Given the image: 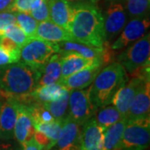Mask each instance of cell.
<instances>
[{
    "label": "cell",
    "instance_id": "6da1fadb",
    "mask_svg": "<svg viewBox=\"0 0 150 150\" xmlns=\"http://www.w3.org/2000/svg\"><path fill=\"white\" fill-rule=\"evenodd\" d=\"M41 72L23 62L0 67V97L12 98L22 104L34 102L30 96L40 78Z\"/></svg>",
    "mask_w": 150,
    "mask_h": 150
},
{
    "label": "cell",
    "instance_id": "7a4b0ae2",
    "mask_svg": "<svg viewBox=\"0 0 150 150\" xmlns=\"http://www.w3.org/2000/svg\"><path fill=\"white\" fill-rule=\"evenodd\" d=\"M73 9L69 29L73 41L95 48H104L106 43L104 23L98 4L74 6Z\"/></svg>",
    "mask_w": 150,
    "mask_h": 150
},
{
    "label": "cell",
    "instance_id": "3957f363",
    "mask_svg": "<svg viewBox=\"0 0 150 150\" xmlns=\"http://www.w3.org/2000/svg\"><path fill=\"white\" fill-rule=\"evenodd\" d=\"M127 72L118 62L103 66L90 85V97L97 109L111 103L118 89L128 80Z\"/></svg>",
    "mask_w": 150,
    "mask_h": 150
},
{
    "label": "cell",
    "instance_id": "277c9868",
    "mask_svg": "<svg viewBox=\"0 0 150 150\" xmlns=\"http://www.w3.org/2000/svg\"><path fill=\"white\" fill-rule=\"evenodd\" d=\"M117 62L131 77L149 78V33H146L141 38L123 50L118 55Z\"/></svg>",
    "mask_w": 150,
    "mask_h": 150
},
{
    "label": "cell",
    "instance_id": "5b68a950",
    "mask_svg": "<svg viewBox=\"0 0 150 150\" xmlns=\"http://www.w3.org/2000/svg\"><path fill=\"white\" fill-rule=\"evenodd\" d=\"M104 9L102 10L105 41L111 43L118 38L128 22V13L125 7V0H104Z\"/></svg>",
    "mask_w": 150,
    "mask_h": 150
},
{
    "label": "cell",
    "instance_id": "8992f818",
    "mask_svg": "<svg viewBox=\"0 0 150 150\" xmlns=\"http://www.w3.org/2000/svg\"><path fill=\"white\" fill-rule=\"evenodd\" d=\"M57 53V43L31 38L20 49V60L29 67L41 72L50 58Z\"/></svg>",
    "mask_w": 150,
    "mask_h": 150
},
{
    "label": "cell",
    "instance_id": "52a82bcc",
    "mask_svg": "<svg viewBox=\"0 0 150 150\" xmlns=\"http://www.w3.org/2000/svg\"><path fill=\"white\" fill-rule=\"evenodd\" d=\"M150 116L127 120L121 140V150H145L149 146Z\"/></svg>",
    "mask_w": 150,
    "mask_h": 150
},
{
    "label": "cell",
    "instance_id": "ba28073f",
    "mask_svg": "<svg viewBox=\"0 0 150 150\" xmlns=\"http://www.w3.org/2000/svg\"><path fill=\"white\" fill-rule=\"evenodd\" d=\"M97 108L90 97V86L83 89L70 90L68 116L83 125L94 115Z\"/></svg>",
    "mask_w": 150,
    "mask_h": 150
},
{
    "label": "cell",
    "instance_id": "9c48e42d",
    "mask_svg": "<svg viewBox=\"0 0 150 150\" xmlns=\"http://www.w3.org/2000/svg\"><path fill=\"white\" fill-rule=\"evenodd\" d=\"M149 16L131 18L125 24L118 38L110 44L112 50H121L143 37L149 30Z\"/></svg>",
    "mask_w": 150,
    "mask_h": 150
},
{
    "label": "cell",
    "instance_id": "30bf717a",
    "mask_svg": "<svg viewBox=\"0 0 150 150\" xmlns=\"http://www.w3.org/2000/svg\"><path fill=\"white\" fill-rule=\"evenodd\" d=\"M149 78H140V77H131V79L126 81L123 85L118 89L111 100V104L122 113L124 118L129 111V106L134 99L137 91L144 81Z\"/></svg>",
    "mask_w": 150,
    "mask_h": 150
},
{
    "label": "cell",
    "instance_id": "8fae6325",
    "mask_svg": "<svg viewBox=\"0 0 150 150\" xmlns=\"http://www.w3.org/2000/svg\"><path fill=\"white\" fill-rule=\"evenodd\" d=\"M0 107V140L14 139V126L19 103L12 98H3Z\"/></svg>",
    "mask_w": 150,
    "mask_h": 150
},
{
    "label": "cell",
    "instance_id": "7c38bea8",
    "mask_svg": "<svg viewBox=\"0 0 150 150\" xmlns=\"http://www.w3.org/2000/svg\"><path fill=\"white\" fill-rule=\"evenodd\" d=\"M79 150H103V129L93 117L82 125Z\"/></svg>",
    "mask_w": 150,
    "mask_h": 150
},
{
    "label": "cell",
    "instance_id": "4fadbf2b",
    "mask_svg": "<svg viewBox=\"0 0 150 150\" xmlns=\"http://www.w3.org/2000/svg\"><path fill=\"white\" fill-rule=\"evenodd\" d=\"M150 116V79L144 81L137 91L126 115L127 120Z\"/></svg>",
    "mask_w": 150,
    "mask_h": 150
},
{
    "label": "cell",
    "instance_id": "5bb4252c",
    "mask_svg": "<svg viewBox=\"0 0 150 150\" xmlns=\"http://www.w3.org/2000/svg\"><path fill=\"white\" fill-rule=\"evenodd\" d=\"M81 131L82 125L76 123L68 116L64 120L62 131L59 139L52 149L79 150Z\"/></svg>",
    "mask_w": 150,
    "mask_h": 150
},
{
    "label": "cell",
    "instance_id": "9a60e30c",
    "mask_svg": "<svg viewBox=\"0 0 150 150\" xmlns=\"http://www.w3.org/2000/svg\"><path fill=\"white\" fill-rule=\"evenodd\" d=\"M64 120H54L48 123L34 125L33 139L42 146L43 150H49L54 147L59 139Z\"/></svg>",
    "mask_w": 150,
    "mask_h": 150
},
{
    "label": "cell",
    "instance_id": "2e32d148",
    "mask_svg": "<svg viewBox=\"0 0 150 150\" xmlns=\"http://www.w3.org/2000/svg\"><path fill=\"white\" fill-rule=\"evenodd\" d=\"M103 67V65H93L83 69L66 78L61 79L59 83L69 91L86 88L91 85Z\"/></svg>",
    "mask_w": 150,
    "mask_h": 150
},
{
    "label": "cell",
    "instance_id": "e0dca14e",
    "mask_svg": "<svg viewBox=\"0 0 150 150\" xmlns=\"http://www.w3.org/2000/svg\"><path fill=\"white\" fill-rule=\"evenodd\" d=\"M34 131L33 119L27 106L19 103L14 126V139L18 144L23 145L33 138Z\"/></svg>",
    "mask_w": 150,
    "mask_h": 150
},
{
    "label": "cell",
    "instance_id": "ac0fdd59",
    "mask_svg": "<svg viewBox=\"0 0 150 150\" xmlns=\"http://www.w3.org/2000/svg\"><path fill=\"white\" fill-rule=\"evenodd\" d=\"M34 38L52 43L73 41L69 31L60 27L51 20L39 22Z\"/></svg>",
    "mask_w": 150,
    "mask_h": 150
},
{
    "label": "cell",
    "instance_id": "d6986e66",
    "mask_svg": "<svg viewBox=\"0 0 150 150\" xmlns=\"http://www.w3.org/2000/svg\"><path fill=\"white\" fill-rule=\"evenodd\" d=\"M61 55V79L66 78L80 70L89 68L93 65L104 66L103 62L101 60L86 59L79 54L74 53H66Z\"/></svg>",
    "mask_w": 150,
    "mask_h": 150
},
{
    "label": "cell",
    "instance_id": "ffe728a7",
    "mask_svg": "<svg viewBox=\"0 0 150 150\" xmlns=\"http://www.w3.org/2000/svg\"><path fill=\"white\" fill-rule=\"evenodd\" d=\"M49 20L69 31L73 18V7L66 0H48Z\"/></svg>",
    "mask_w": 150,
    "mask_h": 150
},
{
    "label": "cell",
    "instance_id": "44dd1931",
    "mask_svg": "<svg viewBox=\"0 0 150 150\" xmlns=\"http://www.w3.org/2000/svg\"><path fill=\"white\" fill-rule=\"evenodd\" d=\"M61 59H62V55L58 53L54 54L50 58L48 63L45 64L41 71V75L36 88L59 83L62 78Z\"/></svg>",
    "mask_w": 150,
    "mask_h": 150
},
{
    "label": "cell",
    "instance_id": "7402d4cb",
    "mask_svg": "<svg viewBox=\"0 0 150 150\" xmlns=\"http://www.w3.org/2000/svg\"><path fill=\"white\" fill-rule=\"evenodd\" d=\"M126 123L127 118H124L103 129V150H121V140Z\"/></svg>",
    "mask_w": 150,
    "mask_h": 150
},
{
    "label": "cell",
    "instance_id": "603a6c76",
    "mask_svg": "<svg viewBox=\"0 0 150 150\" xmlns=\"http://www.w3.org/2000/svg\"><path fill=\"white\" fill-rule=\"evenodd\" d=\"M66 90L64 86L59 83L38 87L31 93L30 96L34 102L48 103L55 101L64 93Z\"/></svg>",
    "mask_w": 150,
    "mask_h": 150
},
{
    "label": "cell",
    "instance_id": "cb8c5ba5",
    "mask_svg": "<svg viewBox=\"0 0 150 150\" xmlns=\"http://www.w3.org/2000/svg\"><path fill=\"white\" fill-rule=\"evenodd\" d=\"M93 117L95 119L98 125H99L103 129H106L124 118L122 113L111 103L98 108Z\"/></svg>",
    "mask_w": 150,
    "mask_h": 150
},
{
    "label": "cell",
    "instance_id": "d4e9b609",
    "mask_svg": "<svg viewBox=\"0 0 150 150\" xmlns=\"http://www.w3.org/2000/svg\"><path fill=\"white\" fill-rule=\"evenodd\" d=\"M69 90L66 89L62 96L55 101L43 103V106L53 115L55 120H64L69 114Z\"/></svg>",
    "mask_w": 150,
    "mask_h": 150
},
{
    "label": "cell",
    "instance_id": "484cf974",
    "mask_svg": "<svg viewBox=\"0 0 150 150\" xmlns=\"http://www.w3.org/2000/svg\"><path fill=\"white\" fill-rule=\"evenodd\" d=\"M33 119V126L41 123L54 122V118L42 103L33 102L26 105Z\"/></svg>",
    "mask_w": 150,
    "mask_h": 150
},
{
    "label": "cell",
    "instance_id": "4316f807",
    "mask_svg": "<svg viewBox=\"0 0 150 150\" xmlns=\"http://www.w3.org/2000/svg\"><path fill=\"white\" fill-rule=\"evenodd\" d=\"M125 7L129 19L149 16L150 0H125Z\"/></svg>",
    "mask_w": 150,
    "mask_h": 150
},
{
    "label": "cell",
    "instance_id": "83f0119b",
    "mask_svg": "<svg viewBox=\"0 0 150 150\" xmlns=\"http://www.w3.org/2000/svg\"><path fill=\"white\" fill-rule=\"evenodd\" d=\"M16 23L28 38H34L37 30L38 22L35 20L29 13H15Z\"/></svg>",
    "mask_w": 150,
    "mask_h": 150
},
{
    "label": "cell",
    "instance_id": "f1b7e54d",
    "mask_svg": "<svg viewBox=\"0 0 150 150\" xmlns=\"http://www.w3.org/2000/svg\"><path fill=\"white\" fill-rule=\"evenodd\" d=\"M1 37L8 38L20 48L27 43L28 40L30 38L24 33V32L22 30L16 23L10 25L8 28H6L1 34Z\"/></svg>",
    "mask_w": 150,
    "mask_h": 150
},
{
    "label": "cell",
    "instance_id": "f546056e",
    "mask_svg": "<svg viewBox=\"0 0 150 150\" xmlns=\"http://www.w3.org/2000/svg\"><path fill=\"white\" fill-rule=\"evenodd\" d=\"M29 14L38 23L49 20V6L48 0H38L33 7Z\"/></svg>",
    "mask_w": 150,
    "mask_h": 150
},
{
    "label": "cell",
    "instance_id": "4dcf8cb0",
    "mask_svg": "<svg viewBox=\"0 0 150 150\" xmlns=\"http://www.w3.org/2000/svg\"><path fill=\"white\" fill-rule=\"evenodd\" d=\"M20 60V51H12L0 44V67L17 63Z\"/></svg>",
    "mask_w": 150,
    "mask_h": 150
},
{
    "label": "cell",
    "instance_id": "1f68e13d",
    "mask_svg": "<svg viewBox=\"0 0 150 150\" xmlns=\"http://www.w3.org/2000/svg\"><path fill=\"white\" fill-rule=\"evenodd\" d=\"M37 1L38 0H14L9 8V11L13 13H29Z\"/></svg>",
    "mask_w": 150,
    "mask_h": 150
},
{
    "label": "cell",
    "instance_id": "d6a6232c",
    "mask_svg": "<svg viewBox=\"0 0 150 150\" xmlns=\"http://www.w3.org/2000/svg\"><path fill=\"white\" fill-rule=\"evenodd\" d=\"M16 23V13L10 11L0 12V36L6 28Z\"/></svg>",
    "mask_w": 150,
    "mask_h": 150
},
{
    "label": "cell",
    "instance_id": "836d02e7",
    "mask_svg": "<svg viewBox=\"0 0 150 150\" xmlns=\"http://www.w3.org/2000/svg\"><path fill=\"white\" fill-rule=\"evenodd\" d=\"M21 146L23 150H43L42 146L38 144L33 138Z\"/></svg>",
    "mask_w": 150,
    "mask_h": 150
},
{
    "label": "cell",
    "instance_id": "e575fe53",
    "mask_svg": "<svg viewBox=\"0 0 150 150\" xmlns=\"http://www.w3.org/2000/svg\"><path fill=\"white\" fill-rule=\"evenodd\" d=\"M0 150H23L22 146L20 144H13L7 141L0 142Z\"/></svg>",
    "mask_w": 150,
    "mask_h": 150
},
{
    "label": "cell",
    "instance_id": "d590c367",
    "mask_svg": "<svg viewBox=\"0 0 150 150\" xmlns=\"http://www.w3.org/2000/svg\"><path fill=\"white\" fill-rule=\"evenodd\" d=\"M72 7L85 4H98L100 0H66Z\"/></svg>",
    "mask_w": 150,
    "mask_h": 150
},
{
    "label": "cell",
    "instance_id": "8d00e7d4",
    "mask_svg": "<svg viewBox=\"0 0 150 150\" xmlns=\"http://www.w3.org/2000/svg\"><path fill=\"white\" fill-rule=\"evenodd\" d=\"M14 0H0V12L9 11Z\"/></svg>",
    "mask_w": 150,
    "mask_h": 150
},
{
    "label": "cell",
    "instance_id": "74e56055",
    "mask_svg": "<svg viewBox=\"0 0 150 150\" xmlns=\"http://www.w3.org/2000/svg\"><path fill=\"white\" fill-rule=\"evenodd\" d=\"M49 150H63V149H51ZM65 150H77V149H65Z\"/></svg>",
    "mask_w": 150,
    "mask_h": 150
},
{
    "label": "cell",
    "instance_id": "f35d334b",
    "mask_svg": "<svg viewBox=\"0 0 150 150\" xmlns=\"http://www.w3.org/2000/svg\"><path fill=\"white\" fill-rule=\"evenodd\" d=\"M1 103H2V100H1V97H0V107H1Z\"/></svg>",
    "mask_w": 150,
    "mask_h": 150
},
{
    "label": "cell",
    "instance_id": "ab89813d",
    "mask_svg": "<svg viewBox=\"0 0 150 150\" xmlns=\"http://www.w3.org/2000/svg\"><path fill=\"white\" fill-rule=\"evenodd\" d=\"M0 38H1V36H0Z\"/></svg>",
    "mask_w": 150,
    "mask_h": 150
}]
</instances>
